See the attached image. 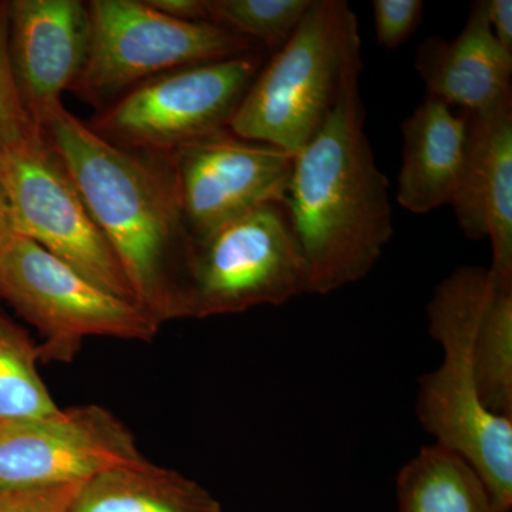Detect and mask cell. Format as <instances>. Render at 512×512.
<instances>
[{
	"mask_svg": "<svg viewBox=\"0 0 512 512\" xmlns=\"http://www.w3.org/2000/svg\"><path fill=\"white\" fill-rule=\"evenodd\" d=\"M40 133L119 258L137 305L160 328L181 319L192 241L167 160L114 146L63 104L50 111Z\"/></svg>",
	"mask_w": 512,
	"mask_h": 512,
	"instance_id": "obj_1",
	"label": "cell"
},
{
	"mask_svg": "<svg viewBox=\"0 0 512 512\" xmlns=\"http://www.w3.org/2000/svg\"><path fill=\"white\" fill-rule=\"evenodd\" d=\"M362 72V39L345 0H312L302 22L272 53L228 128L295 156L328 119L346 80Z\"/></svg>",
	"mask_w": 512,
	"mask_h": 512,
	"instance_id": "obj_4",
	"label": "cell"
},
{
	"mask_svg": "<svg viewBox=\"0 0 512 512\" xmlns=\"http://www.w3.org/2000/svg\"><path fill=\"white\" fill-rule=\"evenodd\" d=\"M15 235L13 231L12 214H10V207L8 197H6L5 188H3L2 181H0V248Z\"/></svg>",
	"mask_w": 512,
	"mask_h": 512,
	"instance_id": "obj_26",
	"label": "cell"
},
{
	"mask_svg": "<svg viewBox=\"0 0 512 512\" xmlns=\"http://www.w3.org/2000/svg\"><path fill=\"white\" fill-rule=\"evenodd\" d=\"M312 0H207L208 23L276 52L292 36Z\"/></svg>",
	"mask_w": 512,
	"mask_h": 512,
	"instance_id": "obj_20",
	"label": "cell"
},
{
	"mask_svg": "<svg viewBox=\"0 0 512 512\" xmlns=\"http://www.w3.org/2000/svg\"><path fill=\"white\" fill-rule=\"evenodd\" d=\"M0 299L43 336L42 363L73 362L94 336L148 343L160 330L137 303L103 291L18 234L0 248Z\"/></svg>",
	"mask_w": 512,
	"mask_h": 512,
	"instance_id": "obj_7",
	"label": "cell"
},
{
	"mask_svg": "<svg viewBox=\"0 0 512 512\" xmlns=\"http://www.w3.org/2000/svg\"><path fill=\"white\" fill-rule=\"evenodd\" d=\"M399 512H494L484 481L463 457L421 448L396 480Z\"/></svg>",
	"mask_w": 512,
	"mask_h": 512,
	"instance_id": "obj_17",
	"label": "cell"
},
{
	"mask_svg": "<svg viewBox=\"0 0 512 512\" xmlns=\"http://www.w3.org/2000/svg\"><path fill=\"white\" fill-rule=\"evenodd\" d=\"M8 2L0 0V153L19 151L42 140V133L32 123L20 104L8 55Z\"/></svg>",
	"mask_w": 512,
	"mask_h": 512,
	"instance_id": "obj_21",
	"label": "cell"
},
{
	"mask_svg": "<svg viewBox=\"0 0 512 512\" xmlns=\"http://www.w3.org/2000/svg\"><path fill=\"white\" fill-rule=\"evenodd\" d=\"M70 512H224L197 481L146 458L104 471L84 483Z\"/></svg>",
	"mask_w": 512,
	"mask_h": 512,
	"instance_id": "obj_16",
	"label": "cell"
},
{
	"mask_svg": "<svg viewBox=\"0 0 512 512\" xmlns=\"http://www.w3.org/2000/svg\"><path fill=\"white\" fill-rule=\"evenodd\" d=\"M0 181L15 234L36 242L103 291L137 303L119 258L43 136L23 150L0 153Z\"/></svg>",
	"mask_w": 512,
	"mask_h": 512,
	"instance_id": "obj_9",
	"label": "cell"
},
{
	"mask_svg": "<svg viewBox=\"0 0 512 512\" xmlns=\"http://www.w3.org/2000/svg\"><path fill=\"white\" fill-rule=\"evenodd\" d=\"M308 293V272L284 202H268L192 241L181 319L279 306Z\"/></svg>",
	"mask_w": 512,
	"mask_h": 512,
	"instance_id": "obj_5",
	"label": "cell"
},
{
	"mask_svg": "<svg viewBox=\"0 0 512 512\" xmlns=\"http://www.w3.org/2000/svg\"><path fill=\"white\" fill-rule=\"evenodd\" d=\"M82 485L52 488L0 487V512H70L74 497Z\"/></svg>",
	"mask_w": 512,
	"mask_h": 512,
	"instance_id": "obj_23",
	"label": "cell"
},
{
	"mask_svg": "<svg viewBox=\"0 0 512 512\" xmlns=\"http://www.w3.org/2000/svg\"><path fill=\"white\" fill-rule=\"evenodd\" d=\"M143 458L126 424L97 404L0 423L3 488L84 484L110 468Z\"/></svg>",
	"mask_w": 512,
	"mask_h": 512,
	"instance_id": "obj_11",
	"label": "cell"
},
{
	"mask_svg": "<svg viewBox=\"0 0 512 512\" xmlns=\"http://www.w3.org/2000/svg\"><path fill=\"white\" fill-rule=\"evenodd\" d=\"M372 9L377 43L392 52L416 33L423 19L424 3L421 0H375Z\"/></svg>",
	"mask_w": 512,
	"mask_h": 512,
	"instance_id": "obj_22",
	"label": "cell"
},
{
	"mask_svg": "<svg viewBox=\"0 0 512 512\" xmlns=\"http://www.w3.org/2000/svg\"><path fill=\"white\" fill-rule=\"evenodd\" d=\"M402 168L397 202L427 214L456 197L468 143V116L426 96L402 124Z\"/></svg>",
	"mask_w": 512,
	"mask_h": 512,
	"instance_id": "obj_15",
	"label": "cell"
},
{
	"mask_svg": "<svg viewBox=\"0 0 512 512\" xmlns=\"http://www.w3.org/2000/svg\"><path fill=\"white\" fill-rule=\"evenodd\" d=\"M359 77L346 80L328 119L293 156L285 192L316 295L365 278L393 237L389 181L367 138Z\"/></svg>",
	"mask_w": 512,
	"mask_h": 512,
	"instance_id": "obj_2",
	"label": "cell"
},
{
	"mask_svg": "<svg viewBox=\"0 0 512 512\" xmlns=\"http://www.w3.org/2000/svg\"><path fill=\"white\" fill-rule=\"evenodd\" d=\"M426 96L466 114H483L512 100V53L495 39L485 0L471 6L460 35L429 37L414 60Z\"/></svg>",
	"mask_w": 512,
	"mask_h": 512,
	"instance_id": "obj_14",
	"label": "cell"
},
{
	"mask_svg": "<svg viewBox=\"0 0 512 512\" xmlns=\"http://www.w3.org/2000/svg\"><path fill=\"white\" fill-rule=\"evenodd\" d=\"M8 55L20 104L40 130L82 76L90 53L82 0H9Z\"/></svg>",
	"mask_w": 512,
	"mask_h": 512,
	"instance_id": "obj_12",
	"label": "cell"
},
{
	"mask_svg": "<svg viewBox=\"0 0 512 512\" xmlns=\"http://www.w3.org/2000/svg\"><path fill=\"white\" fill-rule=\"evenodd\" d=\"M264 66L262 52L192 64L138 84L87 126L133 153L167 158L227 128Z\"/></svg>",
	"mask_w": 512,
	"mask_h": 512,
	"instance_id": "obj_8",
	"label": "cell"
},
{
	"mask_svg": "<svg viewBox=\"0 0 512 512\" xmlns=\"http://www.w3.org/2000/svg\"><path fill=\"white\" fill-rule=\"evenodd\" d=\"M488 23L497 42L512 53L511 0H485Z\"/></svg>",
	"mask_w": 512,
	"mask_h": 512,
	"instance_id": "obj_25",
	"label": "cell"
},
{
	"mask_svg": "<svg viewBox=\"0 0 512 512\" xmlns=\"http://www.w3.org/2000/svg\"><path fill=\"white\" fill-rule=\"evenodd\" d=\"M151 8L183 22H208L207 0H147Z\"/></svg>",
	"mask_w": 512,
	"mask_h": 512,
	"instance_id": "obj_24",
	"label": "cell"
},
{
	"mask_svg": "<svg viewBox=\"0 0 512 512\" xmlns=\"http://www.w3.org/2000/svg\"><path fill=\"white\" fill-rule=\"evenodd\" d=\"M165 160L191 241L268 202H284L293 164L292 154L239 137L228 127Z\"/></svg>",
	"mask_w": 512,
	"mask_h": 512,
	"instance_id": "obj_10",
	"label": "cell"
},
{
	"mask_svg": "<svg viewBox=\"0 0 512 512\" xmlns=\"http://www.w3.org/2000/svg\"><path fill=\"white\" fill-rule=\"evenodd\" d=\"M87 5L89 60L70 92L99 111L170 70L264 52L212 23L168 18L147 0H92Z\"/></svg>",
	"mask_w": 512,
	"mask_h": 512,
	"instance_id": "obj_6",
	"label": "cell"
},
{
	"mask_svg": "<svg viewBox=\"0 0 512 512\" xmlns=\"http://www.w3.org/2000/svg\"><path fill=\"white\" fill-rule=\"evenodd\" d=\"M490 268L463 266L441 281L427 305L430 335L444 359L420 379L416 410L437 446L458 454L484 481L494 512L512 508V417L485 407L474 369L478 318L490 291Z\"/></svg>",
	"mask_w": 512,
	"mask_h": 512,
	"instance_id": "obj_3",
	"label": "cell"
},
{
	"mask_svg": "<svg viewBox=\"0 0 512 512\" xmlns=\"http://www.w3.org/2000/svg\"><path fill=\"white\" fill-rule=\"evenodd\" d=\"M467 116L466 163L451 207L466 237L490 239L491 272L512 282V100Z\"/></svg>",
	"mask_w": 512,
	"mask_h": 512,
	"instance_id": "obj_13",
	"label": "cell"
},
{
	"mask_svg": "<svg viewBox=\"0 0 512 512\" xmlns=\"http://www.w3.org/2000/svg\"><path fill=\"white\" fill-rule=\"evenodd\" d=\"M39 363V345L0 309V423L59 412Z\"/></svg>",
	"mask_w": 512,
	"mask_h": 512,
	"instance_id": "obj_19",
	"label": "cell"
},
{
	"mask_svg": "<svg viewBox=\"0 0 512 512\" xmlns=\"http://www.w3.org/2000/svg\"><path fill=\"white\" fill-rule=\"evenodd\" d=\"M473 357L485 407L512 417V282L494 274L478 318Z\"/></svg>",
	"mask_w": 512,
	"mask_h": 512,
	"instance_id": "obj_18",
	"label": "cell"
}]
</instances>
